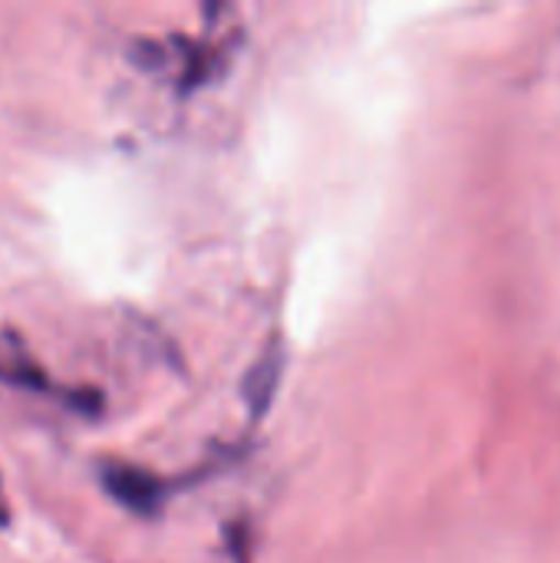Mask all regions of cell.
<instances>
[{
    "mask_svg": "<svg viewBox=\"0 0 560 563\" xmlns=\"http://www.w3.org/2000/svg\"><path fill=\"white\" fill-rule=\"evenodd\" d=\"M99 482H102L106 495L112 501H119L132 515H155L162 508L165 488L145 468H135V465H125V462H102L99 465Z\"/></svg>",
    "mask_w": 560,
    "mask_h": 563,
    "instance_id": "1",
    "label": "cell"
},
{
    "mask_svg": "<svg viewBox=\"0 0 560 563\" xmlns=\"http://www.w3.org/2000/svg\"><path fill=\"white\" fill-rule=\"evenodd\" d=\"M284 363H287L284 346H281V340H274V343L264 346V353L248 369V376L241 383V396H244V406L251 409L254 419H261L271 409L274 393L281 386V376H284Z\"/></svg>",
    "mask_w": 560,
    "mask_h": 563,
    "instance_id": "2",
    "label": "cell"
},
{
    "mask_svg": "<svg viewBox=\"0 0 560 563\" xmlns=\"http://www.w3.org/2000/svg\"><path fill=\"white\" fill-rule=\"evenodd\" d=\"M0 525H7V505H3V495H0Z\"/></svg>",
    "mask_w": 560,
    "mask_h": 563,
    "instance_id": "3",
    "label": "cell"
}]
</instances>
